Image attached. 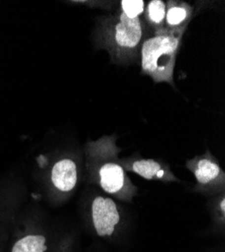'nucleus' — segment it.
Here are the masks:
<instances>
[{"mask_svg": "<svg viewBox=\"0 0 225 252\" xmlns=\"http://www.w3.org/2000/svg\"><path fill=\"white\" fill-rule=\"evenodd\" d=\"M120 161L127 173L131 172L145 180L166 183L180 182L167 163H163L157 159L129 157L120 158Z\"/></svg>", "mask_w": 225, "mask_h": 252, "instance_id": "8", "label": "nucleus"}, {"mask_svg": "<svg viewBox=\"0 0 225 252\" xmlns=\"http://www.w3.org/2000/svg\"><path fill=\"white\" fill-rule=\"evenodd\" d=\"M104 36L106 48L113 57L128 59L136 54L141 44L144 25L140 18H129L120 12L109 20Z\"/></svg>", "mask_w": 225, "mask_h": 252, "instance_id": "4", "label": "nucleus"}, {"mask_svg": "<svg viewBox=\"0 0 225 252\" xmlns=\"http://www.w3.org/2000/svg\"><path fill=\"white\" fill-rule=\"evenodd\" d=\"M192 7L183 1L170 0L166 3L165 32L184 34L192 18Z\"/></svg>", "mask_w": 225, "mask_h": 252, "instance_id": "9", "label": "nucleus"}, {"mask_svg": "<svg viewBox=\"0 0 225 252\" xmlns=\"http://www.w3.org/2000/svg\"><path fill=\"white\" fill-rule=\"evenodd\" d=\"M79 165L72 157H62L53 162L49 171L50 188L59 196L71 194L79 182Z\"/></svg>", "mask_w": 225, "mask_h": 252, "instance_id": "7", "label": "nucleus"}, {"mask_svg": "<svg viewBox=\"0 0 225 252\" xmlns=\"http://www.w3.org/2000/svg\"><path fill=\"white\" fill-rule=\"evenodd\" d=\"M183 34L168 32H155L141 44V72L155 83L166 82L174 85L176 58Z\"/></svg>", "mask_w": 225, "mask_h": 252, "instance_id": "2", "label": "nucleus"}, {"mask_svg": "<svg viewBox=\"0 0 225 252\" xmlns=\"http://www.w3.org/2000/svg\"><path fill=\"white\" fill-rule=\"evenodd\" d=\"M145 18L155 32H165L166 2L162 0H151L145 7Z\"/></svg>", "mask_w": 225, "mask_h": 252, "instance_id": "10", "label": "nucleus"}, {"mask_svg": "<svg viewBox=\"0 0 225 252\" xmlns=\"http://www.w3.org/2000/svg\"><path fill=\"white\" fill-rule=\"evenodd\" d=\"M89 222L98 237L112 238L121 227L122 211L112 198L96 195L89 204Z\"/></svg>", "mask_w": 225, "mask_h": 252, "instance_id": "5", "label": "nucleus"}, {"mask_svg": "<svg viewBox=\"0 0 225 252\" xmlns=\"http://www.w3.org/2000/svg\"><path fill=\"white\" fill-rule=\"evenodd\" d=\"M71 237H57L42 227L28 224L8 237L5 252H73Z\"/></svg>", "mask_w": 225, "mask_h": 252, "instance_id": "3", "label": "nucleus"}, {"mask_svg": "<svg viewBox=\"0 0 225 252\" xmlns=\"http://www.w3.org/2000/svg\"><path fill=\"white\" fill-rule=\"evenodd\" d=\"M146 3L142 0H122L120 1L121 13L129 18H140L145 12Z\"/></svg>", "mask_w": 225, "mask_h": 252, "instance_id": "11", "label": "nucleus"}, {"mask_svg": "<svg viewBox=\"0 0 225 252\" xmlns=\"http://www.w3.org/2000/svg\"><path fill=\"white\" fill-rule=\"evenodd\" d=\"M120 152L115 135L88 141L85 148L86 173L89 182L98 186L105 194L120 201L130 202L137 194V188L122 166L118 158Z\"/></svg>", "mask_w": 225, "mask_h": 252, "instance_id": "1", "label": "nucleus"}, {"mask_svg": "<svg viewBox=\"0 0 225 252\" xmlns=\"http://www.w3.org/2000/svg\"><path fill=\"white\" fill-rule=\"evenodd\" d=\"M188 170L197 182V190L202 193L218 194L224 191L225 174L217 159L207 151L186 162Z\"/></svg>", "mask_w": 225, "mask_h": 252, "instance_id": "6", "label": "nucleus"}, {"mask_svg": "<svg viewBox=\"0 0 225 252\" xmlns=\"http://www.w3.org/2000/svg\"><path fill=\"white\" fill-rule=\"evenodd\" d=\"M215 214H216V221L218 223H221L222 226L224 225V220H225V198H224V194L222 193V195L220 196V198L218 199L217 203H216V207H215Z\"/></svg>", "mask_w": 225, "mask_h": 252, "instance_id": "12", "label": "nucleus"}]
</instances>
